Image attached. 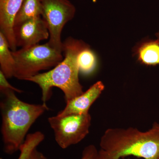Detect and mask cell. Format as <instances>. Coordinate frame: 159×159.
I'll list each match as a JSON object with an SVG mask.
<instances>
[{"mask_svg":"<svg viewBox=\"0 0 159 159\" xmlns=\"http://www.w3.org/2000/svg\"><path fill=\"white\" fill-rule=\"evenodd\" d=\"M97 159H120L132 156L159 159V123L142 132L133 127L109 128L101 137Z\"/></svg>","mask_w":159,"mask_h":159,"instance_id":"6da1fadb","label":"cell"},{"mask_svg":"<svg viewBox=\"0 0 159 159\" xmlns=\"http://www.w3.org/2000/svg\"><path fill=\"white\" fill-rule=\"evenodd\" d=\"M7 90L14 91L16 93H21L23 92L21 90L16 88L11 85L8 82L7 78L3 74V72L0 70V91H1V92H2L4 91Z\"/></svg>","mask_w":159,"mask_h":159,"instance_id":"9a60e30c","label":"cell"},{"mask_svg":"<svg viewBox=\"0 0 159 159\" xmlns=\"http://www.w3.org/2000/svg\"><path fill=\"white\" fill-rule=\"evenodd\" d=\"M57 145L63 149L81 142L89 133L91 124L89 114H71L48 119Z\"/></svg>","mask_w":159,"mask_h":159,"instance_id":"5b68a950","label":"cell"},{"mask_svg":"<svg viewBox=\"0 0 159 159\" xmlns=\"http://www.w3.org/2000/svg\"><path fill=\"white\" fill-rule=\"evenodd\" d=\"M138 61L145 65H159V41L150 40L139 44L134 50Z\"/></svg>","mask_w":159,"mask_h":159,"instance_id":"30bf717a","label":"cell"},{"mask_svg":"<svg viewBox=\"0 0 159 159\" xmlns=\"http://www.w3.org/2000/svg\"><path fill=\"white\" fill-rule=\"evenodd\" d=\"M11 50L6 37L0 31V66L7 79L14 75L15 60Z\"/></svg>","mask_w":159,"mask_h":159,"instance_id":"8fae6325","label":"cell"},{"mask_svg":"<svg viewBox=\"0 0 159 159\" xmlns=\"http://www.w3.org/2000/svg\"><path fill=\"white\" fill-rule=\"evenodd\" d=\"M98 153V151L95 145H89L83 151L81 159H97Z\"/></svg>","mask_w":159,"mask_h":159,"instance_id":"2e32d148","label":"cell"},{"mask_svg":"<svg viewBox=\"0 0 159 159\" xmlns=\"http://www.w3.org/2000/svg\"><path fill=\"white\" fill-rule=\"evenodd\" d=\"M41 16L48 26L50 37L48 43L62 52L61 34L65 25L74 18L75 6L69 0H40Z\"/></svg>","mask_w":159,"mask_h":159,"instance_id":"8992f818","label":"cell"},{"mask_svg":"<svg viewBox=\"0 0 159 159\" xmlns=\"http://www.w3.org/2000/svg\"><path fill=\"white\" fill-rule=\"evenodd\" d=\"M78 65L80 72L82 74H90L96 68L97 58L90 47L81 51L78 55Z\"/></svg>","mask_w":159,"mask_h":159,"instance_id":"5bb4252c","label":"cell"},{"mask_svg":"<svg viewBox=\"0 0 159 159\" xmlns=\"http://www.w3.org/2000/svg\"><path fill=\"white\" fill-rule=\"evenodd\" d=\"M23 0H0V30L8 41L11 51H16L14 33L15 19Z\"/></svg>","mask_w":159,"mask_h":159,"instance_id":"9c48e42d","label":"cell"},{"mask_svg":"<svg viewBox=\"0 0 159 159\" xmlns=\"http://www.w3.org/2000/svg\"><path fill=\"white\" fill-rule=\"evenodd\" d=\"M90 47L82 40L72 37L66 39L62 43V61L51 70L39 74L27 81L39 85L42 91L43 103L50 99L53 87L60 89L64 94L66 102L74 99L84 93L79 81L78 57L80 53Z\"/></svg>","mask_w":159,"mask_h":159,"instance_id":"7a4b0ae2","label":"cell"},{"mask_svg":"<svg viewBox=\"0 0 159 159\" xmlns=\"http://www.w3.org/2000/svg\"><path fill=\"white\" fill-rule=\"evenodd\" d=\"M45 135L40 131L27 135L19 148L20 155L18 159H27L32 152L44 140Z\"/></svg>","mask_w":159,"mask_h":159,"instance_id":"4fadbf2b","label":"cell"},{"mask_svg":"<svg viewBox=\"0 0 159 159\" xmlns=\"http://www.w3.org/2000/svg\"><path fill=\"white\" fill-rule=\"evenodd\" d=\"M62 53L48 43L12 51L15 60L13 77L26 80L40 71L54 67L63 60Z\"/></svg>","mask_w":159,"mask_h":159,"instance_id":"277c9868","label":"cell"},{"mask_svg":"<svg viewBox=\"0 0 159 159\" xmlns=\"http://www.w3.org/2000/svg\"><path fill=\"white\" fill-rule=\"evenodd\" d=\"M156 36L157 37V39L159 41V30L158 31L156 34Z\"/></svg>","mask_w":159,"mask_h":159,"instance_id":"ac0fdd59","label":"cell"},{"mask_svg":"<svg viewBox=\"0 0 159 159\" xmlns=\"http://www.w3.org/2000/svg\"><path fill=\"white\" fill-rule=\"evenodd\" d=\"M27 159H47L45 156L37 149H35Z\"/></svg>","mask_w":159,"mask_h":159,"instance_id":"e0dca14e","label":"cell"},{"mask_svg":"<svg viewBox=\"0 0 159 159\" xmlns=\"http://www.w3.org/2000/svg\"><path fill=\"white\" fill-rule=\"evenodd\" d=\"M105 86L102 81L95 83L81 95L66 102L65 107L57 116H64L71 114L89 113L91 106L99 98Z\"/></svg>","mask_w":159,"mask_h":159,"instance_id":"ba28073f","label":"cell"},{"mask_svg":"<svg viewBox=\"0 0 159 159\" xmlns=\"http://www.w3.org/2000/svg\"><path fill=\"white\" fill-rule=\"evenodd\" d=\"M14 33L16 46L21 48L39 44L50 37L48 25L41 16L14 26Z\"/></svg>","mask_w":159,"mask_h":159,"instance_id":"52a82bcc","label":"cell"},{"mask_svg":"<svg viewBox=\"0 0 159 159\" xmlns=\"http://www.w3.org/2000/svg\"><path fill=\"white\" fill-rule=\"evenodd\" d=\"M42 7L40 0H23L15 19L14 26L33 18L41 16Z\"/></svg>","mask_w":159,"mask_h":159,"instance_id":"7c38bea8","label":"cell"},{"mask_svg":"<svg viewBox=\"0 0 159 159\" xmlns=\"http://www.w3.org/2000/svg\"><path fill=\"white\" fill-rule=\"evenodd\" d=\"M15 93L11 90L1 92L3 95L0 102L1 134L4 152L9 155L19 150L31 125L49 110L45 103L31 104L22 101Z\"/></svg>","mask_w":159,"mask_h":159,"instance_id":"3957f363","label":"cell"}]
</instances>
